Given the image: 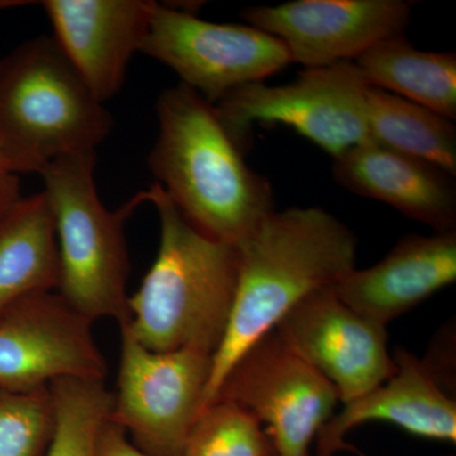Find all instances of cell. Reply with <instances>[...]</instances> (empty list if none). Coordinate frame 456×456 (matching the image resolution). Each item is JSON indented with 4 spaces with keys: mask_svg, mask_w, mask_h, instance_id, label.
Listing matches in <instances>:
<instances>
[{
    "mask_svg": "<svg viewBox=\"0 0 456 456\" xmlns=\"http://www.w3.org/2000/svg\"><path fill=\"white\" fill-rule=\"evenodd\" d=\"M358 240L321 207L270 212L239 250V281L226 334L212 356L202 411L230 369L285 314L316 290L355 269Z\"/></svg>",
    "mask_w": 456,
    "mask_h": 456,
    "instance_id": "1",
    "label": "cell"
},
{
    "mask_svg": "<svg viewBox=\"0 0 456 456\" xmlns=\"http://www.w3.org/2000/svg\"><path fill=\"white\" fill-rule=\"evenodd\" d=\"M159 136L149 156L156 183L204 235L239 246L270 212L272 185L245 163L215 104L184 84L156 103Z\"/></svg>",
    "mask_w": 456,
    "mask_h": 456,
    "instance_id": "2",
    "label": "cell"
},
{
    "mask_svg": "<svg viewBox=\"0 0 456 456\" xmlns=\"http://www.w3.org/2000/svg\"><path fill=\"white\" fill-rule=\"evenodd\" d=\"M146 196L160 218V248L128 301V329L155 353L196 350L213 356L235 303L239 250L191 226L158 183Z\"/></svg>",
    "mask_w": 456,
    "mask_h": 456,
    "instance_id": "3",
    "label": "cell"
},
{
    "mask_svg": "<svg viewBox=\"0 0 456 456\" xmlns=\"http://www.w3.org/2000/svg\"><path fill=\"white\" fill-rule=\"evenodd\" d=\"M95 151L62 156L40 170L59 248L56 292L75 311L94 322L112 318L130 323L126 222L141 204L140 191L117 211H110L95 187Z\"/></svg>",
    "mask_w": 456,
    "mask_h": 456,
    "instance_id": "4",
    "label": "cell"
},
{
    "mask_svg": "<svg viewBox=\"0 0 456 456\" xmlns=\"http://www.w3.org/2000/svg\"><path fill=\"white\" fill-rule=\"evenodd\" d=\"M113 118L53 36H38L0 61V139L32 173L62 156L93 152Z\"/></svg>",
    "mask_w": 456,
    "mask_h": 456,
    "instance_id": "5",
    "label": "cell"
},
{
    "mask_svg": "<svg viewBox=\"0 0 456 456\" xmlns=\"http://www.w3.org/2000/svg\"><path fill=\"white\" fill-rule=\"evenodd\" d=\"M369 86L354 61L305 69L294 82L240 86L215 104L237 145L246 150L255 123L283 125L332 158L369 141Z\"/></svg>",
    "mask_w": 456,
    "mask_h": 456,
    "instance_id": "6",
    "label": "cell"
},
{
    "mask_svg": "<svg viewBox=\"0 0 456 456\" xmlns=\"http://www.w3.org/2000/svg\"><path fill=\"white\" fill-rule=\"evenodd\" d=\"M216 401L231 402L268 426L277 456H311L312 443L340 402L334 386L275 330L240 356Z\"/></svg>",
    "mask_w": 456,
    "mask_h": 456,
    "instance_id": "7",
    "label": "cell"
},
{
    "mask_svg": "<svg viewBox=\"0 0 456 456\" xmlns=\"http://www.w3.org/2000/svg\"><path fill=\"white\" fill-rule=\"evenodd\" d=\"M121 330L118 392L110 419L151 456H182L198 416L212 368V355L196 350L155 353Z\"/></svg>",
    "mask_w": 456,
    "mask_h": 456,
    "instance_id": "8",
    "label": "cell"
},
{
    "mask_svg": "<svg viewBox=\"0 0 456 456\" xmlns=\"http://www.w3.org/2000/svg\"><path fill=\"white\" fill-rule=\"evenodd\" d=\"M140 53L169 66L180 83L211 104L292 64L283 42L269 33L250 25L208 22L159 3Z\"/></svg>",
    "mask_w": 456,
    "mask_h": 456,
    "instance_id": "9",
    "label": "cell"
},
{
    "mask_svg": "<svg viewBox=\"0 0 456 456\" xmlns=\"http://www.w3.org/2000/svg\"><path fill=\"white\" fill-rule=\"evenodd\" d=\"M92 321L57 292L27 297L0 314V389L22 392L59 379L106 380Z\"/></svg>",
    "mask_w": 456,
    "mask_h": 456,
    "instance_id": "10",
    "label": "cell"
},
{
    "mask_svg": "<svg viewBox=\"0 0 456 456\" xmlns=\"http://www.w3.org/2000/svg\"><path fill=\"white\" fill-rule=\"evenodd\" d=\"M412 8L404 0H294L248 8L241 17L283 42L290 62L308 69L354 61L378 42L403 35Z\"/></svg>",
    "mask_w": 456,
    "mask_h": 456,
    "instance_id": "11",
    "label": "cell"
},
{
    "mask_svg": "<svg viewBox=\"0 0 456 456\" xmlns=\"http://www.w3.org/2000/svg\"><path fill=\"white\" fill-rule=\"evenodd\" d=\"M274 330L334 386L342 404L370 392L395 371L387 327L351 310L332 287L305 297Z\"/></svg>",
    "mask_w": 456,
    "mask_h": 456,
    "instance_id": "12",
    "label": "cell"
},
{
    "mask_svg": "<svg viewBox=\"0 0 456 456\" xmlns=\"http://www.w3.org/2000/svg\"><path fill=\"white\" fill-rule=\"evenodd\" d=\"M156 2L45 0L53 36L99 102L121 90L132 56L140 53Z\"/></svg>",
    "mask_w": 456,
    "mask_h": 456,
    "instance_id": "13",
    "label": "cell"
},
{
    "mask_svg": "<svg viewBox=\"0 0 456 456\" xmlns=\"http://www.w3.org/2000/svg\"><path fill=\"white\" fill-rule=\"evenodd\" d=\"M395 371L370 392L347 402L318 432L316 456L350 450L347 432L371 421L387 422L428 440L456 441V403L434 379L424 362L397 347Z\"/></svg>",
    "mask_w": 456,
    "mask_h": 456,
    "instance_id": "14",
    "label": "cell"
},
{
    "mask_svg": "<svg viewBox=\"0 0 456 456\" xmlns=\"http://www.w3.org/2000/svg\"><path fill=\"white\" fill-rule=\"evenodd\" d=\"M456 279V231L411 233L379 263L354 269L332 285L351 310L386 326Z\"/></svg>",
    "mask_w": 456,
    "mask_h": 456,
    "instance_id": "15",
    "label": "cell"
},
{
    "mask_svg": "<svg viewBox=\"0 0 456 456\" xmlns=\"http://www.w3.org/2000/svg\"><path fill=\"white\" fill-rule=\"evenodd\" d=\"M332 174L351 193L389 204L436 233L456 231L454 176L435 165L367 141L334 158Z\"/></svg>",
    "mask_w": 456,
    "mask_h": 456,
    "instance_id": "16",
    "label": "cell"
},
{
    "mask_svg": "<svg viewBox=\"0 0 456 456\" xmlns=\"http://www.w3.org/2000/svg\"><path fill=\"white\" fill-rule=\"evenodd\" d=\"M55 224L42 193L22 197L0 217V314L35 294L56 292Z\"/></svg>",
    "mask_w": 456,
    "mask_h": 456,
    "instance_id": "17",
    "label": "cell"
},
{
    "mask_svg": "<svg viewBox=\"0 0 456 456\" xmlns=\"http://www.w3.org/2000/svg\"><path fill=\"white\" fill-rule=\"evenodd\" d=\"M371 88L382 89L449 119L456 117V55L416 49L404 35L378 42L354 60Z\"/></svg>",
    "mask_w": 456,
    "mask_h": 456,
    "instance_id": "18",
    "label": "cell"
},
{
    "mask_svg": "<svg viewBox=\"0 0 456 456\" xmlns=\"http://www.w3.org/2000/svg\"><path fill=\"white\" fill-rule=\"evenodd\" d=\"M369 141L456 175V128L452 119L382 89L369 86Z\"/></svg>",
    "mask_w": 456,
    "mask_h": 456,
    "instance_id": "19",
    "label": "cell"
},
{
    "mask_svg": "<svg viewBox=\"0 0 456 456\" xmlns=\"http://www.w3.org/2000/svg\"><path fill=\"white\" fill-rule=\"evenodd\" d=\"M49 387L55 428L45 456H97L99 434L112 412L113 393L103 380L59 379Z\"/></svg>",
    "mask_w": 456,
    "mask_h": 456,
    "instance_id": "20",
    "label": "cell"
},
{
    "mask_svg": "<svg viewBox=\"0 0 456 456\" xmlns=\"http://www.w3.org/2000/svg\"><path fill=\"white\" fill-rule=\"evenodd\" d=\"M182 456H277L263 426L241 407L216 401L204 408Z\"/></svg>",
    "mask_w": 456,
    "mask_h": 456,
    "instance_id": "21",
    "label": "cell"
},
{
    "mask_svg": "<svg viewBox=\"0 0 456 456\" xmlns=\"http://www.w3.org/2000/svg\"><path fill=\"white\" fill-rule=\"evenodd\" d=\"M55 428L50 387L0 389V456H45Z\"/></svg>",
    "mask_w": 456,
    "mask_h": 456,
    "instance_id": "22",
    "label": "cell"
},
{
    "mask_svg": "<svg viewBox=\"0 0 456 456\" xmlns=\"http://www.w3.org/2000/svg\"><path fill=\"white\" fill-rule=\"evenodd\" d=\"M97 456H151L137 448L134 443L128 440L125 430L113 422L107 419L99 434Z\"/></svg>",
    "mask_w": 456,
    "mask_h": 456,
    "instance_id": "23",
    "label": "cell"
},
{
    "mask_svg": "<svg viewBox=\"0 0 456 456\" xmlns=\"http://www.w3.org/2000/svg\"><path fill=\"white\" fill-rule=\"evenodd\" d=\"M20 173H32V169L11 146L0 139V175H17Z\"/></svg>",
    "mask_w": 456,
    "mask_h": 456,
    "instance_id": "24",
    "label": "cell"
},
{
    "mask_svg": "<svg viewBox=\"0 0 456 456\" xmlns=\"http://www.w3.org/2000/svg\"><path fill=\"white\" fill-rule=\"evenodd\" d=\"M22 198L17 175H0V217Z\"/></svg>",
    "mask_w": 456,
    "mask_h": 456,
    "instance_id": "25",
    "label": "cell"
}]
</instances>
